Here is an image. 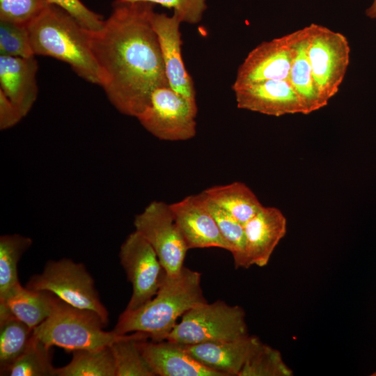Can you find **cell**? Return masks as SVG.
<instances>
[{"label": "cell", "mask_w": 376, "mask_h": 376, "mask_svg": "<svg viewBox=\"0 0 376 376\" xmlns=\"http://www.w3.org/2000/svg\"><path fill=\"white\" fill-rule=\"evenodd\" d=\"M155 4L116 0L97 31L86 30L101 86L121 113L136 118L157 88L169 86L152 24Z\"/></svg>", "instance_id": "obj_1"}, {"label": "cell", "mask_w": 376, "mask_h": 376, "mask_svg": "<svg viewBox=\"0 0 376 376\" xmlns=\"http://www.w3.org/2000/svg\"><path fill=\"white\" fill-rule=\"evenodd\" d=\"M139 346L155 376H222L197 361L181 344L146 339L140 340Z\"/></svg>", "instance_id": "obj_17"}, {"label": "cell", "mask_w": 376, "mask_h": 376, "mask_svg": "<svg viewBox=\"0 0 376 376\" xmlns=\"http://www.w3.org/2000/svg\"><path fill=\"white\" fill-rule=\"evenodd\" d=\"M150 338L142 332H133L113 343L111 350L113 356L116 376H155L146 361L139 346L141 340Z\"/></svg>", "instance_id": "obj_25"}, {"label": "cell", "mask_w": 376, "mask_h": 376, "mask_svg": "<svg viewBox=\"0 0 376 376\" xmlns=\"http://www.w3.org/2000/svg\"><path fill=\"white\" fill-rule=\"evenodd\" d=\"M205 302L201 274L183 266L176 275L166 274L150 301L136 310H125L113 331L119 335L142 332L152 340H164L177 324L178 318Z\"/></svg>", "instance_id": "obj_2"}, {"label": "cell", "mask_w": 376, "mask_h": 376, "mask_svg": "<svg viewBox=\"0 0 376 376\" xmlns=\"http://www.w3.org/2000/svg\"><path fill=\"white\" fill-rule=\"evenodd\" d=\"M281 353L263 343L245 363L239 376H291Z\"/></svg>", "instance_id": "obj_28"}, {"label": "cell", "mask_w": 376, "mask_h": 376, "mask_svg": "<svg viewBox=\"0 0 376 376\" xmlns=\"http://www.w3.org/2000/svg\"><path fill=\"white\" fill-rule=\"evenodd\" d=\"M246 268L266 266L287 231V220L277 207L263 206L244 225Z\"/></svg>", "instance_id": "obj_15"}, {"label": "cell", "mask_w": 376, "mask_h": 376, "mask_svg": "<svg viewBox=\"0 0 376 376\" xmlns=\"http://www.w3.org/2000/svg\"><path fill=\"white\" fill-rule=\"evenodd\" d=\"M179 17L173 14L154 13L152 24L155 31L169 86L197 107L194 81L187 71L182 56Z\"/></svg>", "instance_id": "obj_14"}, {"label": "cell", "mask_w": 376, "mask_h": 376, "mask_svg": "<svg viewBox=\"0 0 376 376\" xmlns=\"http://www.w3.org/2000/svg\"><path fill=\"white\" fill-rule=\"evenodd\" d=\"M56 299L51 292L31 290L20 284L1 299L0 303L33 329L50 315Z\"/></svg>", "instance_id": "obj_20"}, {"label": "cell", "mask_w": 376, "mask_h": 376, "mask_svg": "<svg viewBox=\"0 0 376 376\" xmlns=\"http://www.w3.org/2000/svg\"><path fill=\"white\" fill-rule=\"evenodd\" d=\"M67 365L56 368L54 376H116L113 356L109 346L77 350Z\"/></svg>", "instance_id": "obj_23"}, {"label": "cell", "mask_w": 376, "mask_h": 376, "mask_svg": "<svg viewBox=\"0 0 376 376\" xmlns=\"http://www.w3.org/2000/svg\"><path fill=\"white\" fill-rule=\"evenodd\" d=\"M371 375L373 376H376V372L373 373V374H371Z\"/></svg>", "instance_id": "obj_35"}, {"label": "cell", "mask_w": 376, "mask_h": 376, "mask_svg": "<svg viewBox=\"0 0 376 376\" xmlns=\"http://www.w3.org/2000/svg\"><path fill=\"white\" fill-rule=\"evenodd\" d=\"M0 56H34L28 27L0 21Z\"/></svg>", "instance_id": "obj_29"}, {"label": "cell", "mask_w": 376, "mask_h": 376, "mask_svg": "<svg viewBox=\"0 0 376 376\" xmlns=\"http://www.w3.org/2000/svg\"><path fill=\"white\" fill-rule=\"evenodd\" d=\"M27 288L51 292L66 303L97 313L108 324L109 313L100 301L94 281L85 266L69 258L49 260L33 275Z\"/></svg>", "instance_id": "obj_6"}, {"label": "cell", "mask_w": 376, "mask_h": 376, "mask_svg": "<svg viewBox=\"0 0 376 376\" xmlns=\"http://www.w3.org/2000/svg\"><path fill=\"white\" fill-rule=\"evenodd\" d=\"M198 107L170 86L156 88L146 108L137 116L141 125L156 138L187 141L196 134Z\"/></svg>", "instance_id": "obj_8"}, {"label": "cell", "mask_w": 376, "mask_h": 376, "mask_svg": "<svg viewBox=\"0 0 376 376\" xmlns=\"http://www.w3.org/2000/svg\"><path fill=\"white\" fill-rule=\"evenodd\" d=\"M239 109L276 117L302 113V103L288 80H265L232 88Z\"/></svg>", "instance_id": "obj_13"}, {"label": "cell", "mask_w": 376, "mask_h": 376, "mask_svg": "<svg viewBox=\"0 0 376 376\" xmlns=\"http://www.w3.org/2000/svg\"><path fill=\"white\" fill-rule=\"evenodd\" d=\"M309 27L308 57L313 77L319 97L327 106L345 78L350 47L346 36L340 32L314 23Z\"/></svg>", "instance_id": "obj_7"}, {"label": "cell", "mask_w": 376, "mask_h": 376, "mask_svg": "<svg viewBox=\"0 0 376 376\" xmlns=\"http://www.w3.org/2000/svg\"><path fill=\"white\" fill-rule=\"evenodd\" d=\"M129 2L144 1L159 4L173 10L181 21L191 24L198 23L207 9L206 0H123Z\"/></svg>", "instance_id": "obj_31"}, {"label": "cell", "mask_w": 376, "mask_h": 376, "mask_svg": "<svg viewBox=\"0 0 376 376\" xmlns=\"http://www.w3.org/2000/svg\"><path fill=\"white\" fill-rule=\"evenodd\" d=\"M170 207L189 250L218 247L231 251L208 210L203 192L188 196Z\"/></svg>", "instance_id": "obj_12"}, {"label": "cell", "mask_w": 376, "mask_h": 376, "mask_svg": "<svg viewBox=\"0 0 376 376\" xmlns=\"http://www.w3.org/2000/svg\"><path fill=\"white\" fill-rule=\"evenodd\" d=\"M366 15L370 19H376V0L366 10Z\"/></svg>", "instance_id": "obj_34"}, {"label": "cell", "mask_w": 376, "mask_h": 376, "mask_svg": "<svg viewBox=\"0 0 376 376\" xmlns=\"http://www.w3.org/2000/svg\"><path fill=\"white\" fill-rule=\"evenodd\" d=\"M120 262L132 293L126 311L136 310L157 294L166 272L150 243L138 231L131 233L122 244Z\"/></svg>", "instance_id": "obj_10"}, {"label": "cell", "mask_w": 376, "mask_h": 376, "mask_svg": "<svg viewBox=\"0 0 376 376\" xmlns=\"http://www.w3.org/2000/svg\"><path fill=\"white\" fill-rule=\"evenodd\" d=\"M32 243L31 237L17 233L0 237V299L20 285L17 265Z\"/></svg>", "instance_id": "obj_24"}, {"label": "cell", "mask_w": 376, "mask_h": 376, "mask_svg": "<svg viewBox=\"0 0 376 376\" xmlns=\"http://www.w3.org/2000/svg\"><path fill=\"white\" fill-rule=\"evenodd\" d=\"M34 56L22 58L0 56V91L19 109L24 117L38 95Z\"/></svg>", "instance_id": "obj_18"}, {"label": "cell", "mask_w": 376, "mask_h": 376, "mask_svg": "<svg viewBox=\"0 0 376 376\" xmlns=\"http://www.w3.org/2000/svg\"><path fill=\"white\" fill-rule=\"evenodd\" d=\"M63 8L90 31L100 30L104 24L102 17L85 6L80 0H47Z\"/></svg>", "instance_id": "obj_32"}, {"label": "cell", "mask_w": 376, "mask_h": 376, "mask_svg": "<svg viewBox=\"0 0 376 376\" xmlns=\"http://www.w3.org/2000/svg\"><path fill=\"white\" fill-rule=\"evenodd\" d=\"M293 33V57L288 81L298 95L307 115L324 107L325 104L315 88L309 61V25Z\"/></svg>", "instance_id": "obj_19"}, {"label": "cell", "mask_w": 376, "mask_h": 376, "mask_svg": "<svg viewBox=\"0 0 376 376\" xmlns=\"http://www.w3.org/2000/svg\"><path fill=\"white\" fill-rule=\"evenodd\" d=\"M23 117L19 109L0 91V129L15 126Z\"/></svg>", "instance_id": "obj_33"}, {"label": "cell", "mask_w": 376, "mask_h": 376, "mask_svg": "<svg viewBox=\"0 0 376 376\" xmlns=\"http://www.w3.org/2000/svg\"><path fill=\"white\" fill-rule=\"evenodd\" d=\"M262 343L249 334L238 339L182 345L194 359L222 376H239L245 363Z\"/></svg>", "instance_id": "obj_16"}, {"label": "cell", "mask_w": 376, "mask_h": 376, "mask_svg": "<svg viewBox=\"0 0 376 376\" xmlns=\"http://www.w3.org/2000/svg\"><path fill=\"white\" fill-rule=\"evenodd\" d=\"M206 200L208 210L213 216L221 235L231 247L230 253L233 255L235 267L246 268L244 225L209 200L207 196Z\"/></svg>", "instance_id": "obj_27"}, {"label": "cell", "mask_w": 376, "mask_h": 376, "mask_svg": "<svg viewBox=\"0 0 376 376\" xmlns=\"http://www.w3.org/2000/svg\"><path fill=\"white\" fill-rule=\"evenodd\" d=\"M293 43V32L260 43L239 66L232 88L269 79L288 80Z\"/></svg>", "instance_id": "obj_11"}, {"label": "cell", "mask_w": 376, "mask_h": 376, "mask_svg": "<svg viewBox=\"0 0 376 376\" xmlns=\"http://www.w3.org/2000/svg\"><path fill=\"white\" fill-rule=\"evenodd\" d=\"M49 4L47 0H0V21L28 27Z\"/></svg>", "instance_id": "obj_30"}, {"label": "cell", "mask_w": 376, "mask_h": 376, "mask_svg": "<svg viewBox=\"0 0 376 376\" xmlns=\"http://www.w3.org/2000/svg\"><path fill=\"white\" fill-rule=\"evenodd\" d=\"M247 335L244 309L217 300L187 311L166 340L186 345L233 340Z\"/></svg>", "instance_id": "obj_5"}, {"label": "cell", "mask_w": 376, "mask_h": 376, "mask_svg": "<svg viewBox=\"0 0 376 376\" xmlns=\"http://www.w3.org/2000/svg\"><path fill=\"white\" fill-rule=\"evenodd\" d=\"M33 329L0 303V370L16 361L27 349Z\"/></svg>", "instance_id": "obj_22"}, {"label": "cell", "mask_w": 376, "mask_h": 376, "mask_svg": "<svg viewBox=\"0 0 376 376\" xmlns=\"http://www.w3.org/2000/svg\"><path fill=\"white\" fill-rule=\"evenodd\" d=\"M203 192L243 225L264 206L253 191L241 182L211 187Z\"/></svg>", "instance_id": "obj_21"}, {"label": "cell", "mask_w": 376, "mask_h": 376, "mask_svg": "<svg viewBox=\"0 0 376 376\" xmlns=\"http://www.w3.org/2000/svg\"><path fill=\"white\" fill-rule=\"evenodd\" d=\"M107 323L95 312L73 306L58 297L50 315L33 329V336L49 347L66 351L94 350L109 346L120 339L113 330L106 331Z\"/></svg>", "instance_id": "obj_4"}, {"label": "cell", "mask_w": 376, "mask_h": 376, "mask_svg": "<svg viewBox=\"0 0 376 376\" xmlns=\"http://www.w3.org/2000/svg\"><path fill=\"white\" fill-rule=\"evenodd\" d=\"M140 233L155 250L167 275L178 274L189 250L175 221L170 204L154 201L134 220Z\"/></svg>", "instance_id": "obj_9"}, {"label": "cell", "mask_w": 376, "mask_h": 376, "mask_svg": "<svg viewBox=\"0 0 376 376\" xmlns=\"http://www.w3.org/2000/svg\"><path fill=\"white\" fill-rule=\"evenodd\" d=\"M28 29L35 55L65 62L86 81L101 86L100 71L90 47L87 29L70 13L49 3Z\"/></svg>", "instance_id": "obj_3"}, {"label": "cell", "mask_w": 376, "mask_h": 376, "mask_svg": "<svg viewBox=\"0 0 376 376\" xmlns=\"http://www.w3.org/2000/svg\"><path fill=\"white\" fill-rule=\"evenodd\" d=\"M51 347L33 334L25 352L12 364L0 370L1 375L54 376Z\"/></svg>", "instance_id": "obj_26"}]
</instances>
